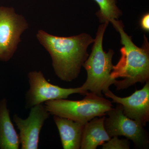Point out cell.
<instances>
[{
	"mask_svg": "<svg viewBox=\"0 0 149 149\" xmlns=\"http://www.w3.org/2000/svg\"><path fill=\"white\" fill-rule=\"evenodd\" d=\"M37 37L50 55L56 76L67 82H72L78 77L89 56L88 47L95 40L87 33L63 37L42 30L38 31Z\"/></svg>",
	"mask_w": 149,
	"mask_h": 149,
	"instance_id": "obj_1",
	"label": "cell"
},
{
	"mask_svg": "<svg viewBox=\"0 0 149 149\" xmlns=\"http://www.w3.org/2000/svg\"><path fill=\"white\" fill-rule=\"evenodd\" d=\"M111 23L119 32L120 43L123 47L120 50L121 57L117 64L113 66L111 72L113 79L116 80L114 85L117 90L128 88L136 83H146L149 79V44L148 38L144 36V42L141 47L133 43L132 38L124 30L122 22L118 19Z\"/></svg>",
	"mask_w": 149,
	"mask_h": 149,
	"instance_id": "obj_2",
	"label": "cell"
},
{
	"mask_svg": "<svg viewBox=\"0 0 149 149\" xmlns=\"http://www.w3.org/2000/svg\"><path fill=\"white\" fill-rule=\"evenodd\" d=\"M109 23L106 22L99 26L92 52L83 65L87 71V77L80 87L86 94L90 91L102 96V93L109 90L110 86L114 85L116 80L111 75L114 66L112 63L114 51L110 49L106 52L103 48L104 34Z\"/></svg>",
	"mask_w": 149,
	"mask_h": 149,
	"instance_id": "obj_3",
	"label": "cell"
},
{
	"mask_svg": "<svg viewBox=\"0 0 149 149\" xmlns=\"http://www.w3.org/2000/svg\"><path fill=\"white\" fill-rule=\"evenodd\" d=\"M81 100L60 99L45 103L52 115L65 118L85 125L93 118L106 115L113 108L111 102L103 96L88 92Z\"/></svg>",
	"mask_w": 149,
	"mask_h": 149,
	"instance_id": "obj_4",
	"label": "cell"
},
{
	"mask_svg": "<svg viewBox=\"0 0 149 149\" xmlns=\"http://www.w3.org/2000/svg\"><path fill=\"white\" fill-rule=\"evenodd\" d=\"M28 28L27 20L13 8L0 7V61L12 58L21 41L22 34Z\"/></svg>",
	"mask_w": 149,
	"mask_h": 149,
	"instance_id": "obj_5",
	"label": "cell"
},
{
	"mask_svg": "<svg viewBox=\"0 0 149 149\" xmlns=\"http://www.w3.org/2000/svg\"><path fill=\"white\" fill-rule=\"evenodd\" d=\"M104 125L111 138L113 136H123L131 140L137 148H148V134L143 126L135 120L125 116L122 106L118 104L115 108L107 113Z\"/></svg>",
	"mask_w": 149,
	"mask_h": 149,
	"instance_id": "obj_6",
	"label": "cell"
},
{
	"mask_svg": "<svg viewBox=\"0 0 149 149\" xmlns=\"http://www.w3.org/2000/svg\"><path fill=\"white\" fill-rule=\"evenodd\" d=\"M29 90L25 95L26 107H32L49 101L66 99L74 94L86 95L81 87L65 88L49 83L41 71H32L28 73Z\"/></svg>",
	"mask_w": 149,
	"mask_h": 149,
	"instance_id": "obj_7",
	"label": "cell"
},
{
	"mask_svg": "<svg viewBox=\"0 0 149 149\" xmlns=\"http://www.w3.org/2000/svg\"><path fill=\"white\" fill-rule=\"evenodd\" d=\"M50 115L43 104L31 107L29 116L25 119L14 115L13 121L19 130L22 149H38L40 132Z\"/></svg>",
	"mask_w": 149,
	"mask_h": 149,
	"instance_id": "obj_8",
	"label": "cell"
},
{
	"mask_svg": "<svg viewBox=\"0 0 149 149\" xmlns=\"http://www.w3.org/2000/svg\"><path fill=\"white\" fill-rule=\"evenodd\" d=\"M112 102L120 104L123 113L145 127L149 121V81L145 83L142 89L137 90L131 95L120 97L110 90L104 93Z\"/></svg>",
	"mask_w": 149,
	"mask_h": 149,
	"instance_id": "obj_9",
	"label": "cell"
},
{
	"mask_svg": "<svg viewBox=\"0 0 149 149\" xmlns=\"http://www.w3.org/2000/svg\"><path fill=\"white\" fill-rule=\"evenodd\" d=\"M53 119L60 136L64 149H80L84 124L54 115Z\"/></svg>",
	"mask_w": 149,
	"mask_h": 149,
	"instance_id": "obj_10",
	"label": "cell"
},
{
	"mask_svg": "<svg viewBox=\"0 0 149 149\" xmlns=\"http://www.w3.org/2000/svg\"><path fill=\"white\" fill-rule=\"evenodd\" d=\"M20 145L19 134L11 120L7 100L0 101V149H18Z\"/></svg>",
	"mask_w": 149,
	"mask_h": 149,
	"instance_id": "obj_11",
	"label": "cell"
},
{
	"mask_svg": "<svg viewBox=\"0 0 149 149\" xmlns=\"http://www.w3.org/2000/svg\"><path fill=\"white\" fill-rule=\"evenodd\" d=\"M105 117L95 118L85 124L80 149H96L110 139L104 128Z\"/></svg>",
	"mask_w": 149,
	"mask_h": 149,
	"instance_id": "obj_12",
	"label": "cell"
},
{
	"mask_svg": "<svg viewBox=\"0 0 149 149\" xmlns=\"http://www.w3.org/2000/svg\"><path fill=\"white\" fill-rule=\"evenodd\" d=\"M98 4L100 10L96 15L102 23L118 19L122 15L121 11L116 5L117 0H95Z\"/></svg>",
	"mask_w": 149,
	"mask_h": 149,
	"instance_id": "obj_13",
	"label": "cell"
},
{
	"mask_svg": "<svg viewBox=\"0 0 149 149\" xmlns=\"http://www.w3.org/2000/svg\"><path fill=\"white\" fill-rule=\"evenodd\" d=\"M130 142L128 139H118V136H113L109 141L103 144V149H129Z\"/></svg>",
	"mask_w": 149,
	"mask_h": 149,
	"instance_id": "obj_14",
	"label": "cell"
},
{
	"mask_svg": "<svg viewBox=\"0 0 149 149\" xmlns=\"http://www.w3.org/2000/svg\"><path fill=\"white\" fill-rule=\"evenodd\" d=\"M140 25L141 28L144 30L148 32L149 31V14L148 13L145 14L140 21Z\"/></svg>",
	"mask_w": 149,
	"mask_h": 149,
	"instance_id": "obj_15",
	"label": "cell"
}]
</instances>
